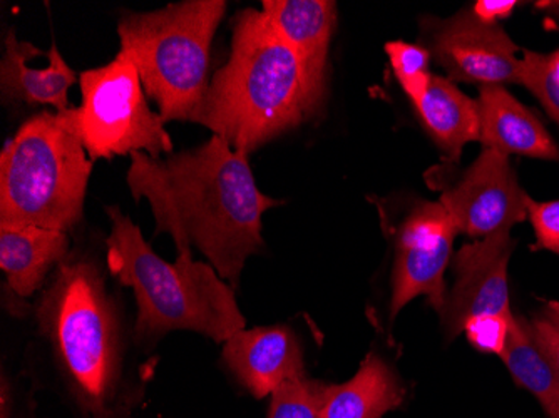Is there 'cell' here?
<instances>
[{"label": "cell", "mask_w": 559, "mask_h": 418, "mask_svg": "<svg viewBox=\"0 0 559 418\" xmlns=\"http://www.w3.org/2000/svg\"><path fill=\"white\" fill-rule=\"evenodd\" d=\"M128 187L151 204L156 232H168L178 256L198 248L234 290L245 261L265 247L263 213L280 204L257 187L248 154L218 136L165 159L131 154Z\"/></svg>", "instance_id": "1"}, {"label": "cell", "mask_w": 559, "mask_h": 418, "mask_svg": "<svg viewBox=\"0 0 559 418\" xmlns=\"http://www.w3.org/2000/svg\"><path fill=\"white\" fill-rule=\"evenodd\" d=\"M323 84L263 17L235 15L230 58L210 83L194 122L235 151L250 154L316 115Z\"/></svg>", "instance_id": "2"}, {"label": "cell", "mask_w": 559, "mask_h": 418, "mask_svg": "<svg viewBox=\"0 0 559 418\" xmlns=\"http://www.w3.org/2000/svg\"><path fill=\"white\" fill-rule=\"evenodd\" d=\"M40 335L87 418H126L124 338L118 304L93 258L71 251L36 307Z\"/></svg>", "instance_id": "3"}, {"label": "cell", "mask_w": 559, "mask_h": 418, "mask_svg": "<svg viewBox=\"0 0 559 418\" xmlns=\"http://www.w3.org/2000/svg\"><path fill=\"white\" fill-rule=\"evenodd\" d=\"M111 219L108 268L133 288L138 339L162 338L176 330H190L225 344L247 322L238 308L235 290L210 263L193 254L168 263L144 241L140 228L118 206L106 207Z\"/></svg>", "instance_id": "4"}, {"label": "cell", "mask_w": 559, "mask_h": 418, "mask_svg": "<svg viewBox=\"0 0 559 418\" xmlns=\"http://www.w3.org/2000/svg\"><path fill=\"white\" fill-rule=\"evenodd\" d=\"M225 0H185L119 21L121 52L136 65L163 121L194 122L210 89V52Z\"/></svg>", "instance_id": "5"}, {"label": "cell", "mask_w": 559, "mask_h": 418, "mask_svg": "<svg viewBox=\"0 0 559 418\" xmlns=\"http://www.w3.org/2000/svg\"><path fill=\"white\" fill-rule=\"evenodd\" d=\"M93 163L58 115L27 119L0 153V228L69 232L83 219Z\"/></svg>", "instance_id": "6"}, {"label": "cell", "mask_w": 559, "mask_h": 418, "mask_svg": "<svg viewBox=\"0 0 559 418\" xmlns=\"http://www.w3.org/2000/svg\"><path fill=\"white\" fill-rule=\"evenodd\" d=\"M83 104L58 112L62 124L86 150L91 162L144 153L173 154L162 116L151 111L136 65L124 52L103 68L80 75Z\"/></svg>", "instance_id": "7"}, {"label": "cell", "mask_w": 559, "mask_h": 418, "mask_svg": "<svg viewBox=\"0 0 559 418\" xmlns=\"http://www.w3.org/2000/svg\"><path fill=\"white\" fill-rule=\"evenodd\" d=\"M457 226L439 203H419L399 229L392 276L391 317L417 297L429 298L441 311L448 300L445 268L452 256Z\"/></svg>", "instance_id": "8"}, {"label": "cell", "mask_w": 559, "mask_h": 418, "mask_svg": "<svg viewBox=\"0 0 559 418\" xmlns=\"http://www.w3.org/2000/svg\"><path fill=\"white\" fill-rule=\"evenodd\" d=\"M527 194L518 182L510 158L486 150L441 198L460 232L477 240L510 232L527 218Z\"/></svg>", "instance_id": "9"}, {"label": "cell", "mask_w": 559, "mask_h": 418, "mask_svg": "<svg viewBox=\"0 0 559 418\" xmlns=\"http://www.w3.org/2000/svg\"><path fill=\"white\" fill-rule=\"evenodd\" d=\"M510 232L464 244L455 254L454 288L439 311L449 338L464 330L471 317L483 313L513 317L508 288V265L514 250Z\"/></svg>", "instance_id": "10"}, {"label": "cell", "mask_w": 559, "mask_h": 418, "mask_svg": "<svg viewBox=\"0 0 559 418\" xmlns=\"http://www.w3.org/2000/svg\"><path fill=\"white\" fill-rule=\"evenodd\" d=\"M518 46L501 25L473 14L455 19L436 36L435 55L452 80L485 86L521 83Z\"/></svg>", "instance_id": "11"}, {"label": "cell", "mask_w": 559, "mask_h": 418, "mask_svg": "<svg viewBox=\"0 0 559 418\" xmlns=\"http://www.w3.org/2000/svg\"><path fill=\"white\" fill-rule=\"evenodd\" d=\"M223 361L255 398L272 395L288 380L307 377L300 342L287 326L240 330L226 339Z\"/></svg>", "instance_id": "12"}, {"label": "cell", "mask_w": 559, "mask_h": 418, "mask_svg": "<svg viewBox=\"0 0 559 418\" xmlns=\"http://www.w3.org/2000/svg\"><path fill=\"white\" fill-rule=\"evenodd\" d=\"M480 144L510 156L558 162L559 147L530 109L504 86L480 87Z\"/></svg>", "instance_id": "13"}, {"label": "cell", "mask_w": 559, "mask_h": 418, "mask_svg": "<svg viewBox=\"0 0 559 418\" xmlns=\"http://www.w3.org/2000/svg\"><path fill=\"white\" fill-rule=\"evenodd\" d=\"M44 56L31 43H22L14 31L5 37V55L0 62V86L5 100L25 104H47L58 112L69 108L68 91L78 81L74 69L69 68L58 47H50L49 65L31 69V59Z\"/></svg>", "instance_id": "14"}, {"label": "cell", "mask_w": 559, "mask_h": 418, "mask_svg": "<svg viewBox=\"0 0 559 418\" xmlns=\"http://www.w3.org/2000/svg\"><path fill=\"white\" fill-rule=\"evenodd\" d=\"M262 14L323 84L330 40L337 24V4L330 0H263Z\"/></svg>", "instance_id": "15"}, {"label": "cell", "mask_w": 559, "mask_h": 418, "mask_svg": "<svg viewBox=\"0 0 559 418\" xmlns=\"http://www.w3.org/2000/svg\"><path fill=\"white\" fill-rule=\"evenodd\" d=\"M69 254L68 232L37 226L0 228V268L17 297L36 294L47 275Z\"/></svg>", "instance_id": "16"}, {"label": "cell", "mask_w": 559, "mask_h": 418, "mask_svg": "<svg viewBox=\"0 0 559 418\" xmlns=\"http://www.w3.org/2000/svg\"><path fill=\"white\" fill-rule=\"evenodd\" d=\"M402 401L404 392L397 377L370 351L348 382L326 386L322 418H380L401 407Z\"/></svg>", "instance_id": "17"}, {"label": "cell", "mask_w": 559, "mask_h": 418, "mask_svg": "<svg viewBox=\"0 0 559 418\" xmlns=\"http://www.w3.org/2000/svg\"><path fill=\"white\" fill-rule=\"evenodd\" d=\"M436 143L457 162L463 147L480 138L479 104L461 93L451 81L432 75L429 89L416 106Z\"/></svg>", "instance_id": "18"}, {"label": "cell", "mask_w": 559, "mask_h": 418, "mask_svg": "<svg viewBox=\"0 0 559 418\" xmlns=\"http://www.w3.org/2000/svg\"><path fill=\"white\" fill-rule=\"evenodd\" d=\"M501 360L510 370L514 382L538 398L545 411L559 404V379L548 358L531 335L530 322L514 317L510 339Z\"/></svg>", "instance_id": "19"}, {"label": "cell", "mask_w": 559, "mask_h": 418, "mask_svg": "<svg viewBox=\"0 0 559 418\" xmlns=\"http://www.w3.org/2000/svg\"><path fill=\"white\" fill-rule=\"evenodd\" d=\"M326 383L317 380H288L272 394L269 418H322Z\"/></svg>", "instance_id": "20"}, {"label": "cell", "mask_w": 559, "mask_h": 418, "mask_svg": "<svg viewBox=\"0 0 559 418\" xmlns=\"http://www.w3.org/2000/svg\"><path fill=\"white\" fill-rule=\"evenodd\" d=\"M520 84L535 94L546 112L559 122V49L549 55L523 50Z\"/></svg>", "instance_id": "21"}, {"label": "cell", "mask_w": 559, "mask_h": 418, "mask_svg": "<svg viewBox=\"0 0 559 418\" xmlns=\"http://www.w3.org/2000/svg\"><path fill=\"white\" fill-rule=\"evenodd\" d=\"M385 52L391 59L395 77L401 83L402 89L411 97L414 104H419L429 89L432 75L429 71V50L416 44L395 43L385 44Z\"/></svg>", "instance_id": "22"}, {"label": "cell", "mask_w": 559, "mask_h": 418, "mask_svg": "<svg viewBox=\"0 0 559 418\" xmlns=\"http://www.w3.org/2000/svg\"><path fill=\"white\" fill-rule=\"evenodd\" d=\"M514 315L506 317L498 313H483L471 317L464 323L463 332L466 333L469 344L485 354H495L501 357L510 339L513 329Z\"/></svg>", "instance_id": "23"}, {"label": "cell", "mask_w": 559, "mask_h": 418, "mask_svg": "<svg viewBox=\"0 0 559 418\" xmlns=\"http://www.w3.org/2000/svg\"><path fill=\"white\" fill-rule=\"evenodd\" d=\"M527 218L535 228L538 247L559 254V200L539 203L527 198Z\"/></svg>", "instance_id": "24"}, {"label": "cell", "mask_w": 559, "mask_h": 418, "mask_svg": "<svg viewBox=\"0 0 559 418\" xmlns=\"http://www.w3.org/2000/svg\"><path fill=\"white\" fill-rule=\"evenodd\" d=\"M531 335L542 348L559 379V307L558 301H549L545 311L530 322Z\"/></svg>", "instance_id": "25"}, {"label": "cell", "mask_w": 559, "mask_h": 418, "mask_svg": "<svg viewBox=\"0 0 559 418\" xmlns=\"http://www.w3.org/2000/svg\"><path fill=\"white\" fill-rule=\"evenodd\" d=\"M516 8V0H477L471 14L485 24H496L499 19L510 17Z\"/></svg>", "instance_id": "26"}, {"label": "cell", "mask_w": 559, "mask_h": 418, "mask_svg": "<svg viewBox=\"0 0 559 418\" xmlns=\"http://www.w3.org/2000/svg\"><path fill=\"white\" fill-rule=\"evenodd\" d=\"M536 9L548 12L552 17L559 21V0H546V2H536Z\"/></svg>", "instance_id": "27"}, {"label": "cell", "mask_w": 559, "mask_h": 418, "mask_svg": "<svg viewBox=\"0 0 559 418\" xmlns=\"http://www.w3.org/2000/svg\"><path fill=\"white\" fill-rule=\"evenodd\" d=\"M546 414L549 415V418H559V404L552 405Z\"/></svg>", "instance_id": "28"}, {"label": "cell", "mask_w": 559, "mask_h": 418, "mask_svg": "<svg viewBox=\"0 0 559 418\" xmlns=\"http://www.w3.org/2000/svg\"><path fill=\"white\" fill-rule=\"evenodd\" d=\"M558 307H559V301H558Z\"/></svg>", "instance_id": "29"}]
</instances>
